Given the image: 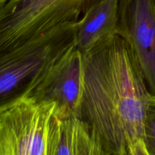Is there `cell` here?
I'll list each match as a JSON object with an SVG mask.
<instances>
[{"mask_svg":"<svg viewBox=\"0 0 155 155\" xmlns=\"http://www.w3.org/2000/svg\"><path fill=\"white\" fill-rule=\"evenodd\" d=\"M77 23L0 58V109L32 94L56 61L76 45Z\"/></svg>","mask_w":155,"mask_h":155,"instance_id":"cell-3","label":"cell"},{"mask_svg":"<svg viewBox=\"0 0 155 155\" xmlns=\"http://www.w3.org/2000/svg\"><path fill=\"white\" fill-rule=\"evenodd\" d=\"M60 127L55 102L22 97L0 109V155H56Z\"/></svg>","mask_w":155,"mask_h":155,"instance_id":"cell-2","label":"cell"},{"mask_svg":"<svg viewBox=\"0 0 155 155\" xmlns=\"http://www.w3.org/2000/svg\"><path fill=\"white\" fill-rule=\"evenodd\" d=\"M145 145L148 155H155V106L153 104L145 124Z\"/></svg>","mask_w":155,"mask_h":155,"instance_id":"cell-8","label":"cell"},{"mask_svg":"<svg viewBox=\"0 0 155 155\" xmlns=\"http://www.w3.org/2000/svg\"><path fill=\"white\" fill-rule=\"evenodd\" d=\"M83 54L76 45L51 66L31 95L39 101L55 102L60 118L81 117Z\"/></svg>","mask_w":155,"mask_h":155,"instance_id":"cell-5","label":"cell"},{"mask_svg":"<svg viewBox=\"0 0 155 155\" xmlns=\"http://www.w3.org/2000/svg\"><path fill=\"white\" fill-rule=\"evenodd\" d=\"M107 155L96 132L76 116L61 118L60 140L56 155Z\"/></svg>","mask_w":155,"mask_h":155,"instance_id":"cell-7","label":"cell"},{"mask_svg":"<svg viewBox=\"0 0 155 155\" xmlns=\"http://www.w3.org/2000/svg\"><path fill=\"white\" fill-rule=\"evenodd\" d=\"M117 34L130 45L155 95V0H120Z\"/></svg>","mask_w":155,"mask_h":155,"instance_id":"cell-4","label":"cell"},{"mask_svg":"<svg viewBox=\"0 0 155 155\" xmlns=\"http://www.w3.org/2000/svg\"><path fill=\"white\" fill-rule=\"evenodd\" d=\"M83 54L81 118L107 155H148L145 124L154 95L130 45L114 34Z\"/></svg>","mask_w":155,"mask_h":155,"instance_id":"cell-1","label":"cell"},{"mask_svg":"<svg viewBox=\"0 0 155 155\" xmlns=\"http://www.w3.org/2000/svg\"><path fill=\"white\" fill-rule=\"evenodd\" d=\"M120 0H101L77 23L76 48L85 54L103 39L117 34Z\"/></svg>","mask_w":155,"mask_h":155,"instance_id":"cell-6","label":"cell"},{"mask_svg":"<svg viewBox=\"0 0 155 155\" xmlns=\"http://www.w3.org/2000/svg\"><path fill=\"white\" fill-rule=\"evenodd\" d=\"M6 1H7V0H0V5H2V3L5 2Z\"/></svg>","mask_w":155,"mask_h":155,"instance_id":"cell-9","label":"cell"},{"mask_svg":"<svg viewBox=\"0 0 155 155\" xmlns=\"http://www.w3.org/2000/svg\"><path fill=\"white\" fill-rule=\"evenodd\" d=\"M152 104H154V105L155 106V95H154V98H153V102Z\"/></svg>","mask_w":155,"mask_h":155,"instance_id":"cell-10","label":"cell"}]
</instances>
